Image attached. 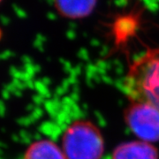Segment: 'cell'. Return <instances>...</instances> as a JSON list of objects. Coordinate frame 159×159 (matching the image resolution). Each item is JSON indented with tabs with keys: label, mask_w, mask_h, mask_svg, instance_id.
Instances as JSON below:
<instances>
[{
	"label": "cell",
	"mask_w": 159,
	"mask_h": 159,
	"mask_svg": "<svg viewBox=\"0 0 159 159\" xmlns=\"http://www.w3.org/2000/svg\"><path fill=\"white\" fill-rule=\"evenodd\" d=\"M1 1H2V0H0V2H1Z\"/></svg>",
	"instance_id": "obj_8"
},
{
	"label": "cell",
	"mask_w": 159,
	"mask_h": 159,
	"mask_svg": "<svg viewBox=\"0 0 159 159\" xmlns=\"http://www.w3.org/2000/svg\"><path fill=\"white\" fill-rule=\"evenodd\" d=\"M23 159H66L57 143L51 140L42 139L31 143L27 148Z\"/></svg>",
	"instance_id": "obj_6"
},
{
	"label": "cell",
	"mask_w": 159,
	"mask_h": 159,
	"mask_svg": "<svg viewBox=\"0 0 159 159\" xmlns=\"http://www.w3.org/2000/svg\"><path fill=\"white\" fill-rule=\"evenodd\" d=\"M54 6L63 17L81 19L94 11L97 0H53Z\"/></svg>",
	"instance_id": "obj_5"
},
{
	"label": "cell",
	"mask_w": 159,
	"mask_h": 159,
	"mask_svg": "<svg viewBox=\"0 0 159 159\" xmlns=\"http://www.w3.org/2000/svg\"><path fill=\"white\" fill-rule=\"evenodd\" d=\"M61 148L66 159H101L104 142L97 125L90 121L78 120L64 133Z\"/></svg>",
	"instance_id": "obj_2"
},
{
	"label": "cell",
	"mask_w": 159,
	"mask_h": 159,
	"mask_svg": "<svg viewBox=\"0 0 159 159\" xmlns=\"http://www.w3.org/2000/svg\"><path fill=\"white\" fill-rule=\"evenodd\" d=\"M112 159H159V155L152 143L139 140L119 145L114 149Z\"/></svg>",
	"instance_id": "obj_4"
},
{
	"label": "cell",
	"mask_w": 159,
	"mask_h": 159,
	"mask_svg": "<svg viewBox=\"0 0 159 159\" xmlns=\"http://www.w3.org/2000/svg\"><path fill=\"white\" fill-rule=\"evenodd\" d=\"M159 89V48H148L131 63L123 81L130 102H145Z\"/></svg>",
	"instance_id": "obj_1"
},
{
	"label": "cell",
	"mask_w": 159,
	"mask_h": 159,
	"mask_svg": "<svg viewBox=\"0 0 159 159\" xmlns=\"http://www.w3.org/2000/svg\"><path fill=\"white\" fill-rule=\"evenodd\" d=\"M149 105H150V104H149ZM152 106H154L155 108H157L159 111V97L154 102V103L152 104Z\"/></svg>",
	"instance_id": "obj_7"
},
{
	"label": "cell",
	"mask_w": 159,
	"mask_h": 159,
	"mask_svg": "<svg viewBox=\"0 0 159 159\" xmlns=\"http://www.w3.org/2000/svg\"><path fill=\"white\" fill-rule=\"evenodd\" d=\"M126 125L141 141H159V111L152 105L130 102L124 113Z\"/></svg>",
	"instance_id": "obj_3"
}]
</instances>
